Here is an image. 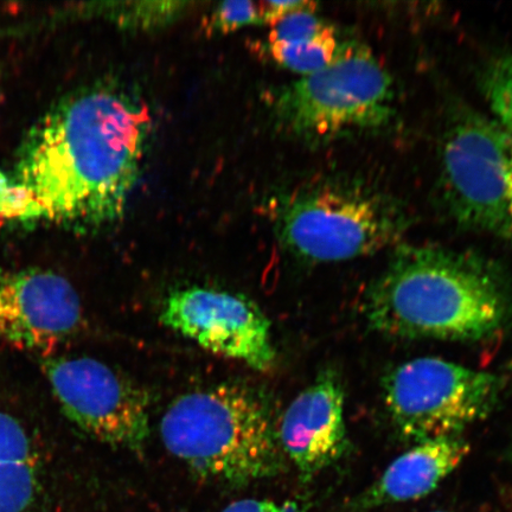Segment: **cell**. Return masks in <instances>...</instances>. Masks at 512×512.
Wrapping results in <instances>:
<instances>
[{"instance_id":"6da1fadb","label":"cell","mask_w":512,"mask_h":512,"mask_svg":"<svg viewBox=\"0 0 512 512\" xmlns=\"http://www.w3.org/2000/svg\"><path fill=\"white\" fill-rule=\"evenodd\" d=\"M150 128L147 107L118 87L57 101L23 137L11 177L32 198L31 222L88 232L121 219Z\"/></svg>"},{"instance_id":"7a4b0ae2","label":"cell","mask_w":512,"mask_h":512,"mask_svg":"<svg viewBox=\"0 0 512 512\" xmlns=\"http://www.w3.org/2000/svg\"><path fill=\"white\" fill-rule=\"evenodd\" d=\"M363 313L383 336L479 342L511 323L512 290L482 256L405 247L369 287Z\"/></svg>"},{"instance_id":"3957f363","label":"cell","mask_w":512,"mask_h":512,"mask_svg":"<svg viewBox=\"0 0 512 512\" xmlns=\"http://www.w3.org/2000/svg\"><path fill=\"white\" fill-rule=\"evenodd\" d=\"M278 425L258 390L222 383L179 396L160 421V435L195 475L238 489L284 471Z\"/></svg>"},{"instance_id":"277c9868","label":"cell","mask_w":512,"mask_h":512,"mask_svg":"<svg viewBox=\"0 0 512 512\" xmlns=\"http://www.w3.org/2000/svg\"><path fill=\"white\" fill-rule=\"evenodd\" d=\"M393 81L371 50L341 44L334 62L286 86L275 99L281 125L296 136L326 139L374 130L393 115Z\"/></svg>"},{"instance_id":"5b68a950","label":"cell","mask_w":512,"mask_h":512,"mask_svg":"<svg viewBox=\"0 0 512 512\" xmlns=\"http://www.w3.org/2000/svg\"><path fill=\"white\" fill-rule=\"evenodd\" d=\"M502 390L501 376L438 357L402 363L382 380L390 421L413 445L462 437L465 428L492 412Z\"/></svg>"},{"instance_id":"8992f818","label":"cell","mask_w":512,"mask_h":512,"mask_svg":"<svg viewBox=\"0 0 512 512\" xmlns=\"http://www.w3.org/2000/svg\"><path fill=\"white\" fill-rule=\"evenodd\" d=\"M405 217L387 198L354 187L319 189L288 204L279 220L284 245L311 262L373 255L398 243Z\"/></svg>"},{"instance_id":"52a82bcc","label":"cell","mask_w":512,"mask_h":512,"mask_svg":"<svg viewBox=\"0 0 512 512\" xmlns=\"http://www.w3.org/2000/svg\"><path fill=\"white\" fill-rule=\"evenodd\" d=\"M512 140L494 119L458 115L443 144V183L454 217L467 228L509 238L507 171Z\"/></svg>"},{"instance_id":"ba28073f","label":"cell","mask_w":512,"mask_h":512,"mask_svg":"<svg viewBox=\"0 0 512 512\" xmlns=\"http://www.w3.org/2000/svg\"><path fill=\"white\" fill-rule=\"evenodd\" d=\"M63 412L107 445L140 452L150 437V396L130 377L89 357L44 363Z\"/></svg>"},{"instance_id":"9c48e42d","label":"cell","mask_w":512,"mask_h":512,"mask_svg":"<svg viewBox=\"0 0 512 512\" xmlns=\"http://www.w3.org/2000/svg\"><path fill=\"white\" fill-rule=\"evenodd\" d=\"M160 322L216 355L258 371L274 367L270 320L240 294L196 286L179 288L166 297Z\"/></svg>"},{"instance_id":"30bf717a","label":"cell","mask_w":512,"mask_h":512,"mask_svg":"<svg viewBox=\"0 0 512 512\" xmlns=\"http://www.w3.org/2000/svg\"><path fill=\"white\" fill-rule=\"evenodd\" d=\"M81 319L78 293L60 274L36 268L0 274V337L14 347L49 356Z\"/></svg>"},{"instance_id":"8fae6325","label":"cell","mask_w":512,"mask_h":512,"mask_svg":"<svg viewBox=\"0 0 512 512\" xmlns=\"http://www.w3.org/2000/svg\"><path fill=\"white\" fill-rule=\"evenodd\" d=\"M344 411L343 381L334 369L320 371L287 407L278 425L281 450L303 480H311L348 452Z\"/></svg>"},{"instance_id":"7c38bea8","label":"cell","mask_w":512,"mask_h":512,"mask_svg":"<svg viewBox=\"0 0 512 512\" xmlns=\"http://www.w3.org/2000/svg\"><path fill=\"white\" fill-rule=\"evenodd\" d=\"M470 451V444L462 437L414 445L396 458L352 505L356 510H369L426 497L458 469Z\"/></svg>"},{"instance_id":"4fadbf2b","label":"cell","mask_w":512,"mask_h":512,"mask_svg":"<svg viewBox=\"0 0 512 512\" xmlns=\"http://www.w3.org/2000/svg\"><path fill=\"white\" fill-rule=\"evenodd\" d=\"M341 43L336 31L330 27L316 37L297 42L270 43L275 62L303 76L320 72L335 61Z\"/></svg>"},{"instance_id":"5bb4252c","label":"cell","mask_w":512,"mask_h":512,"mask_svg":"<svg viewBox=\"0 0 512 512\" xmlns=\"http://www.w3.org/2000/svg\"><path fill=\"white\" fill-rule=\"evenodd\" d=\"M189 5L182 2L112 3L104 4V10L100 11L125 29L153 30L170 24Z\"/></svg>"},{"instance_id":"9a60e30c","label":"cell","mask_w":512,"mask_h":512,"mask_svg":"<svg viewBox=\"0 0 512 512\" xmlns=\"http://www.w3.org/2000/svg\"><path fill=\"white\" fill-rule=\"evenodd\" d=\"M483 88L495 120L512 139V55L491 64L484 74Z\"/></svg>"},{"instance_id":"2e32d148","label":"cell","mask_w":512,"mask_h":512,"mask_svg":"<svg viewBox=\"0 0 512 512\" xmlns=\"http://www.w3.org/2000/svg\"><path fill=\"white\" fill-rule=\"evenodd\" d=\"M329 27L328 23L316 15V4L309 2L271 24L270 43L309 40Z\"/></svg>"},{"instance_id":"e0dca14e","label":"cell","mask_w":512,"mask_h":512,"mask_svg":"<svg viewBox=\"0 0 512 512\" xmlns=\"http://www.w3.org/2000/svg\"><path fill=\"white\" fill-rule=\"evenodd\" d=\"M261 23H264L261 3L226 2L217 6L210 17L208 29L228 34V32L246 27V25Z\"/></svg>"},{"instance_id":"ac0fdd59","label":"cell","mask_w":512,"mask_h":512,"mask_svg":"<svg viewBox=\"0 0 512 512\" xmlns=\"http://www.w3.org/2000/svg\"><path fill=\"white\" fill-rule=\"evenodd\" d=\"M0 460L35 463L29 435L18 421L4 413H0Z\"/></svg>"},{"instance_id":"d6986e66","label":"cell","mask_w":512,"mask_h":512,"mask_svg":"<svg viewBox=\"0 0 512 512\" xmlns=\"http://www.w3.org/2000/svg\"><path fill=\"white\" fill-rule=\"evenodd\" d=\"M221 512H307L294 502H277L266 498H246L229 504Z\"/></svg>"},{"instance_id":"ffe728a7","label":"cell","mask_w":512,"mask_h":512,"mask_svg":"<svg viewBox=\"0 0 512 512\" xmlns=\"http://www.w3.org/2000/svg\"><path fill=\"white\" fill-rule=\"evenodd\" d=\"M507 183H508L509 224H510L509 239H512V145H511L510 156H509V160H508Z\"/></svg>"},{"instance_id":"44dd1931","label":"cell","mask_w":512,"mask_h":512,"mask_svg":"<svg viewBox=\"0 0 512 512\" xmlns=\"http://www.w3.org/2000/svg\"><path fill=\"white\" fill-rule=\"evenodd\" d=\"M11 185V177L6 176L3 171H0V211H2L6 196Z\"/></svg>"},{"instance_id":"7402d4cb","label":"cell","mask_w":512,"mask_h":512,"mask_svg":"<svg viewBox=\"0 0 512 512\" xmlns=\"http://www.w3.org/2000/svg\"><path fill=\"white\" fill-rule=\"evenodd\" d=\"M509 458H510V463L512 465V443H511L510 448H509Z\"/></svg>"},{"instance_id":"603a6c76","label":"cell","mask_w":512,"mask_h":512,"mask_svg":"<svg viewBox=\"0 0 512 512\" xmlns=\"http://www.w3.org/2000/svg\"><path fill=\"white\" fill-rule=\"evenodd\" d=\"M432 512H446V511H432Z\"/></svg>"}]
</instances>
